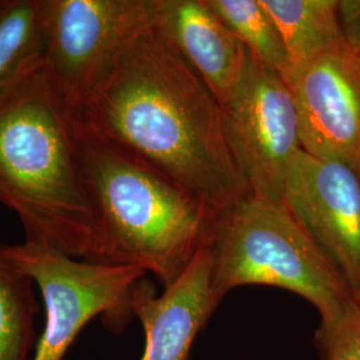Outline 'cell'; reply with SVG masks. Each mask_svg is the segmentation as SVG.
<instances>
[{
	"mask_svg": "<svg viewBox=\"0 0 360 360\" xmlns=\"http://www.w3.org/2000/svg\"><path fill=\"white\" fill-rule=\"evenodd\" d=\"M295 99L303 151L360 175V55L345 39L296 68Z\"/></svg>",
	"mask_w": 360,
	"mask_h": 360,
	"instance_id": "obj_8",
	"label": "cell"
},
{
	"mask_svg": "<svg viewBox=\"0 0 360 360\" xmlns=\"http://www.w3.org/2000/svg\"><path fill=\"white\" fill-rule=\"evenodd\" d=\"M212 272L210 239L160 295L146 278L134 287L129 309L144 331V351L139 360L188 359L196 335L218 307Z\"/></svg>",
	"mask_w": 360,
	"mask_h": 360,
	"instance_id": "obj_10",
	"label": "cell"
},
{
	"mask_svg": "<svg viewBox=\"0 0 360 360\" xmlns=\"http://www.w3.org/2000/svg\"><path fill=\"white\" fill-rule=\"evenodd\" d=\"M0 205L26 242L84 259L92 212L79 159L77 115L41 60L0 96Z\"/></svg>",
	"mask_w": 360,
	"mask_h": 360,
	"instance_id": "obj_3",
	"label": "cell"
},
{
	"mask_svg": "<svg viewBox=\"0 0 360 360\" xmlns=\"http://www.w3.org/2000/svg\"><path fill=\"white\" fill-rule=\"evenodd\" d=\"M220 107L227 141L250 195L283 202L287 175L303 151L288 83L248 51L245 75Z\"/></svg>",
	"mask_w": 360,
	"mask_h": 360,
	"instance_id": "obj_7",
	"label": "cell"
},
{
	"mask_svg": "<svg viewBox=\"0 0 360 360\" xmlns=\"http://www.w3.org/2000/svg\"><path fill=\"white\" fill-rule=\"evenodd\" d=\"M283 202L333 263L360 306V175L302 151L284 184Z\"/></svg>",
	"mask_w": 360,
	"mask_h": 360,
	"instance_id": "obj_9",
	"label": "cell"
},
{
	"mask_svg": "<svg viewBox=\"0 0 360 360\" xmlns=\"http://www.w3.org/2000/svg\"><path fill=\"white\" fill-rule=\"evenodd\" d=\"M324 360H360V306L355 304L330 331L316 334Z\"/></svg>",
	"mask_w": 360,
	"mask_h": 360,
	"instance_id": "obj_16",
	"label": "cell"
},
{
	"mask_svg": "<svg viewBox=\"0 0 360 360\" xmlns=\"http://www.w3.org/2000/svg\"><path fill=\"white\" fill-rule=\"evenodd\" d=\"M35 284L0 242V360H31L37 346Z\"/></svg>",
	"mask_w": 360,
	"mask_h": 360,
	"instance_id": "obj_13",
	"label": "cell"
},
{
	"mask_svg": "<svg viewBox=\"0 0 360 360\" xmlns=\"http://www.w3.org/2000/svg\"><path fill=\"white\" fill-rule=\"evenodd\" d=\"M155 25L219 104L231 96L245 75L248 50L206 0H158Z\"/></svg>",
	"mask_w": 360,
	"mask_h": 360,
	"instance_id": "obj_11",
	"label": "cell"
},
{
	"mask_svg": "<svg viewBox=\"0 0 360 360\" xmlns=\"http://www.w3.org/2000/svg\"><path fill=\"white\" fill-rule=\"evenodd\" d=\"M7 252L44 304V330L31 360L65 359L79 333L98 316L110 328L123 327L132 318V290L147 276L138 267L91 263L26 240L7 245Z\"/></svg>",
	"mask_w": 360,
	"mask_h": 360,
	"instance_id": "obj_5",
	"label": "cell"
},
{
	"mask_svg": "<svg viewBox=\"0 0 360 360\" xmlns=\"http://www.w3.org/2000/svg\"><path fill=\"white\" fill-rule=\"evenodd\" d=\"M262 4L283 39L288 77L343 40L339 0H262Z\"/></svg>",
	"mask_w": 360,
	"mask_h": 360,
	"instance_id": "obj_12",
	"label": "cell"
},
{
	"mask_svg": "<svg viewBox=\"0 0 360 360\" xmlns=\"http://www.w3.org/2000/svg\"><path fill=\"white\" fill-rule=\"evenodd\" d=\"M219 303L233 288L270 285L304 297L330 331L358 304L321 247L284 205L247 195L219 215L211 235Z\"/></svg>",
	"mask_w": 360,
	"mask_h": 360,
	"instance_id": "obj_4",
	"label": "cell"
},
{
	"mask_svg": "<svg viewBox=\"0 0 360 360\" xmlns=\"http://www.w3.org/2000/svg\"><path fill=\"white\" fill-rule=\"evenodd\" d=\"M77 139L92 212L84 260L142 269L166 288L211 239L218 212L176 180L87 129L77 116Z\"/></svg>",
	"mask_w": 360,
	"mask_h": 360,
	"instance_id": "obj_2",
	"label": "cell"
},
{
	"mask_svg": "<svg viewBox=\"0 0 360 360\" xmlns=\"http://www.w3.org/2000/svg\"><path fill=\"white\" fill-rule=\"evenodd\" d=\"M339 16L345 41L360 55V0H339Z\"/></svg>",
	"mask_w": 360,
	"mask_h": 360,
	"instance_id": "obj_17",
	"label": "cell"
},
{
	"mask_svg": "<svg viewBox=\"0 0 360 360\" xmlns=\"http://www.w3.org/2000/svg\"><path fill=\"white\" fill-rule=\"evenodd\" d=\"M44 0H0V96L43 60Z\"/></svg>",
	"mask_w": 360,
	"mask_h": 360,
	"instance_id": "obj_14",
	"label": "cell"
},
{
	"mask_svg": "<svg viewBox=\"0 0 360 360\" xmlns=\"http://www.w3.org/2000/svg\"><path fill=\"white\" fill-rule=\"evenodd\" d=\"M211 10L245 44V49L284 80L290 62L283 39L262 0H206Z\"/></svg>",
	"mask_w": 360,
	"mask_h": 360,
	"instance_id": "obj_15",
	"label": "cell"
},
{
	"mask_svg": "<svg viewBox=\"0 0 360 360\" xmlns=\"http://www.w3.org/2000/svg\"><path fill=\"white\" fill-rule=\"evenodd\" d=\"M75 114L219 215L250 193L217 98L155 23L129 41Z\"/></svg>",
	"mask_w": 360,
	"mask_h": 360,
	"instance_id": "obj_1",
	"label": "cell"
},
{
	"mask_svg": "<svg viewBox=\"0 0 360 360\" xmlns=\"http://www.w3.org/2000/svg\"><path fill=\"white\" fill-rule=\"evenodd\" d=\"M158 0H44L43 60L77 112L129 41L156 18Z\"/></svg>",
	"mask_w": 360,
	"mask_h": 360,
	"instance_id": "obj_6",
	"label": "cell"
}]
</instances>
